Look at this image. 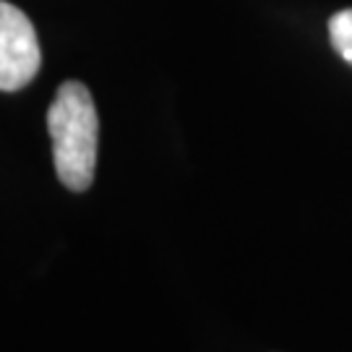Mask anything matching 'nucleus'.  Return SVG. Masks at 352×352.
Masks as SVG:
<instances>
[{
    "instance_id": "1",
    "label": "nucleus",
    "mask_w": 352,
    "mask_h": 352,
    "mask_svg": "<svg viewBox=\"0 0 352 352\" xmlns=\"http://www.w3.org/2000/svg\"><path fill=\"white\" fill-rule=\"evenodd\" d=\"M47 131L52 139L55 173L68 190L84 193L97 173L100 118L81 81H63L47 110Z\"/></svg>"
},
{
    "instance_id": "2",
    "label": "nucleus",
    "mask_w": 352,
    "mask_h": 352,
    "mask_svg": "<svg viewBox=\"0 0 352 352\" xmlns=\"http://www.w3.org/2000/svg\"><path fill=\"white\" fill-rule=\"evenodd\" d=\"M42 65V50L21 8L0 0V91H19L34 81Z\"/></svg>"
},
{
    "instance_id": "3",
    "label": "nucleus",
    "mask_w": 352,
    "mask_h": 352,
    "mask_svg": "<svg viewBox=\"0 0 352 352\" xmlns=\"http://www.w3.org/2000/svg\"><path fill=\"white\" fill-rule=\"evenodd\" d=\"M329 39L342 60L352 65V8L337 11L329 19Z\"/></svg>"
}]
</instances>
